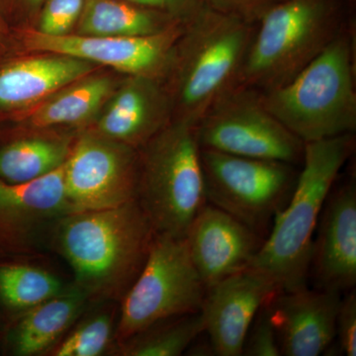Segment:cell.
<instances>
[{"label": "cell", "mask_w": 356, "mask_h": 356, "mask_svg": "<svg viewBox=\"0 0 356 356\" xmlns=\"http://www.w3.org/2000/svg\"><path fill=\"white\" fill-rule=\"evenodd\" d=\"M156 232L138 199L108 209L70 213L57 233L76 286L88 297L126 294L144 266Z\"/></svg>", "instance_id": "obj_1"}, {"label": "cell", "mask_w": 356, "mask_h": 356, "mask_svg": "<svg viewBox=\"0 0 356 356\" xmlns=\"http://www.w3.org/2000/svg\"><path fill=\"white\" fill-rule=\"evenodd\" d=\"M355 146L353 134L304 144L303 168L289 204L276 215L270 235L248 266L264 274L280 291L306 286L321 213Z\"/></svg>", "instance_id": "obj_2"}, {"label": "cell", "mask_w": 356, "mask_h": 356, "mask_svg": "<svg viewBox=\"0 0 356 356\" xmlns=\"http://www.w3.org/2000/svg\"><path fill=\"white\" fill-rule=\"evenodd\" d=\"M255 24L204 4L184 25L168 76L172 74L175 120L195 126L215 102L238 86Z\"/></svg>", "instance_id": "obj_3"}, {"label": "cell", "mask_w": 356, "mask_h": 356, "mask_svg": "<svg viewBox=\"0 0 356 356\" xmlns=\"http://www.w3.org/2000/svg\"><path fill=\"white\" fill-rule=\"evenodd\" d=\"M353 44V33L343 26L291 81L261 91L266 109L304 144L355 131Z\"/></svg>", "instance_id": "obj_4"}, {"label": "cell", "mask_w": 356, "mask_h": 356, "mask_svg": "<svg viewBox=\"0 0 356 356\" xmlns=\"http://www.w3.org/2000/svg\"><path fill=\"white\" fill-rule=\"evenodd\" d=\"M339 0H281L255 24L238 86L270 90L318 57L343 29Z\"/></svg>", "instance_id": "obj_5"}, {"label": "cell", "mask_w": 356, "mask_h": 356, "mask_svg": "<svg viewBox=\"0 0 356 356\" xmlns=\"http://www.w3.org/2000/svg\"><path fill=\"white\" fill-rule=\"evenodd\" d=\"M145 147L139 159L138 201L156 234L185 236L207 203L195 129L173 121Z\"/></svg>", "instance_id": "obj_6"}, {"label": "cell", "mask_w": 356, "mask_h": 356, "mask_svg": "<svg viewBox=\"0 0 356 356\" xmlns=\"http://www.w3.org/2000/svg\"><path fill=\"white\" fill-rule=\"evenodd\" d=\"M206 294L186 238L156 234L139 275L124 296L119 343L163 321L200 312Z\"/></svg>", "instance_id": "obj_7"}, {"label": "cell", "mask_w": 356, "mask_h": 356, "mask_svg": "<svg viewBox=\"0 0 356 356\" xmlns=\"http://www.w3.org/2000/svg\"><path fill=\"white\" fill-rule=\"evenodd\" d=\"M206 201L261 234L289 200L294 165L200 149Z\"/></svg>", "instance_id": "obj_8"}, {"label": "cell", "mask_w": 356, "mask_h": 356, "mask_svg": "<svg viewBox=\"0 0 356 356\" xmlns=\"http://www.w3.org/2000/svg\"><path fill=\"white\" fill-rule=\"evenodd\" d=\"M194 129L200 149L293 165L303 161L304 143L266 109L255 89L232 88Z\"/></svg>", "instance_id": "obj_9"}, {"label": "cell", "mask_w": 356, "mask_h": 356, "mask_svg": "<svg viewBox=\"0 0 356 356\" xmlns=\"http://www.w3.org/2000/svg\"><path fill=\"white\" fill-rule=\"evenodd\" d=\"M184 25L177 23L156 34L136 37L50 36L32 27L13 30V35L28 51L70 56L131 76L159 79L172 67Z\"/></svg>", "instance_id": "obj_10"}, {"label": "cell", "mask_w": 356, "mask_h": 356, "mask_svg": "<svg viewBox=\"0 0 356 356\" xmlns=\"http://www.w3.org/2000/svg\"><path fill=\"white\" fill-rule=\"evenodd\" d=\"M138 175L133 147L97 133L83 136L65 165L70 213L108 209L137 198Z\"/></svg>", "instance_id": "obj_11"}, {"label": "cell", "mask_w": 356, "mask_h": 356, "mask_svg": "<svg viewBox=\"0 0 356 356\" xmlns=\"http://www.w3.org/2000/svg\"><path fill=\"white\" fill-rule=\"evenodd\" d=\"M278 292L273 281L250 266L211 287L201 311L215 355H242L257 312Z\"/></svg>", "instance_id": "obj_12"}, {"label": "cell", "mask_w": 356, "mask_h": 356, "mask_svg": "<svg viewBox=\"0 0 356 356\" xmlns=\"http://www.w3.org/2000/svg\"><path fill=\"white\" fill-rule=\"evenodd\" d=\"M192 261L208 290L250 266L261 248V234L206 203L186 236Z\"/></svg>", "instance_id": "obj_13"}, {"label": "cell", "mask_w": 356, "mask_h": 356, "mask_svg": "<svg viewBox=\"0 0 356 356\" xmlns=\"http://www.w3.org/2000/svg\"><path fill=\"white\" fill-rule=\"evenodd\" d=\"M313 241L310 273L318 289L343 293L356 283V186L348 180L325 200Z\"/></svg>", "instance_id": "obj_14"}, {"label": "cell", "mask_w": 356, "mask_h": 356, "mask_svg": "<svg viewBox=\"0 0 356 356\" xmlns=\"http://www.w3.org/2000/svg\"><path fill=\"white\" fill-rule=\"evenodd\" d=\"M341 294L304 286L269 300L281 355H323L336 339Z\"/></svg>", "instance_id": "obj_15"}, {"label": "cell", "mask_w": 356, "mask_h": 356, "mask_svg": "<svg viewBox=\"0 0 356 356\" xmlns=\"http://www.w3.org/2000/svg\"><path fill=\"white\" fill-rule=\"evenodd\" d=\"M95 70L92 63L53 53L0 63V120L38 104Z\"/></svg>", "instance_id": "obj_16"}, {"label": "cell", "mask_w": 356, "mask_h": 356, "mask_svg": "<svg viewBox=\"0 0 356 356\" xmlns=\"http://www.w3.org/2000/svg\"><path fill=\"white\" fill-rule=\"evenodd\" d=\"M159 79L132 76L115 93L98 122L97 134L133 147L145 146L168 125L172 102Z\"/></svg>", "instance_id": "obj_17"}, {"label": "cell", "mask_w": 356, "mask_h": 356, "mask_svg": "<svg viewBox=\"0 0 356 356\" xmlns=\"http://www.w3.org/2000/svg\"><path fill=\"white\" fill-rule=\"evenodd\" d=\"M65 165L21 184L0 179V241L15 242L53 218L70 214Z\"/></svg>", "instance_id": "obj_18"}, {"label": "cell", "mask_w": 356, "mask_h": 356, "mask_svg": "<svg viewBox=\"0 0 356 356\" xmlns=\"http://www.w3.org/2000/svg\"><path fill=\"white\" fill-rule=\"evenodd\" d=\"M112 90L113 83L109 77L86 76L1 121L19 122L34 129L76 125L90 119L111 95Z\"/></svg>", "instance_id": "obj_19"}, {"label": "cell", "mask_w": 356, "mask_h": 356, "mask_svg": "<svg viewBox=\"0 0 356 356\" xmlns=\"http://www.w3.org/2000/svg\"><path fill=\"white\" fill-rule=\"evenodd\" d=\"M181 23L165 13L135 6L125 0H84L77 22L79 35L136 37L156 34Z\"/></svg>", "instance_id": "obj_20"}, {"label": "cell", "mask_w": 356, "mask_h": 356, "mask_svg": "<svg viewBox=\"0 0 356 356\" xmlns=\"http://www.w3.org/2000/svg\"><path fill=\"white\" fill-rule=\"evenodd\" d=\"M88 299L76 286L29 309L14 332L16 355H35L48 350L76 320Z\"/></svg>", "instance_id": "obj_21"}, {"label": "cell", "mask_w": 356, "mask_h": 356, "mask_svg": "<svg viewBox=\"0 0 356 356\" xmlns=\"http://www.w3.org/2000/svg\"><path fill=\"white\" fill-rule=\"evenodd\" d=\"M72 147L56 138H22L0 149V179L21 184L43 177L64 165Z\"/></svg>", "instance_id": "obj_22"}, {"label": "cell", "mask_w": 356, "mask_h": 356, "mask_svg": "<svg viewBox=\"0 0 356 356\" xmlns=\"http://www.w3.org/2000/svg\"><path fill=\"white\" fill-rule=\"evenodd\" d=\"M205 330L202 311L168 318L124 343V355H181Z\"/></svg>", "instance_id": "obj_23"}, {"label": "cell", "mask_w": 356, "mask_h": 356, "mask_svg": "<svg viewBox=\"0 0 356 356\" xmlns=\"http://www.w3.org/2000/svg\"><path fill=\"white\" fill-rule=\"evenodd\" d=\"M64 291L60 280L43 269L21 264L0 267V299L10 308L29 310Z\"/></svg>", "instance_id": "obj_24"}, {"label": "cell", "mask_w": 356, "mask_h": 356, "mask_svg": "<svg viewBox=\"0 0 356 356\" xmlns=\"http://www.w3.org/2000/svg\"><path fill=\"white\" fill-rule=\"evenodd\" d=\"M112 334V318L102 313L86 320L53 353L56 356H98L106 350Z\"/></svg>", "instance_id": "obj_25"}, {"label": "cell", "mask_w": 356, "mask_h": 356, "mask_svg": "<svg viewBox=\"0 0 356 356\" xmlns=\"http://www.w3.org/2000/svg\"><path fill=\"white\" fill-rule=\"evenodd\" d=\"M84 0H44L35 29L50 36L70 34L76 26Z\"/></svg>", "instance_id": "obj_26"}, {"label": "cell", "mask_w": 356, "mask_h": 356, "mask_svg": "<svg viewBox=\"0 0 356 356\" xmlns=\"http://www.w3.org/2000/svg\"><path fill=\"white\" fill-rule=\"evenodd\" d=\"M270 300V299H269ZM269 300L257 312L245 337L243 355L247 356H280L277 334L271 317Z\"/></svg>", "instance_id": "obj_27"}, {"label": "cell", "mask_w": 356, "mask_h": 356, "mask_svg": "<svg viewBox=\"0 0 356 356\" xmlns=\"http://www.w3.org/2000/svg\"><path fill=\"white\" fill-rule=\"evenodd\" d=\"M336 337L341 353L346 356L356 355V295L355 290L348 291L341 299L337 311Z\"/></svg>", "instance_id": "obj_28"}, {"label": "cell", "mask_w": 356, "mask_h": 356, "mask_svg": "<svg viewBox=\"0 0 356 356\" xmlns=\"http://www.w3.org/2000/svg\"><path fill=\"white\" fill-rule=\"evenodd\" d=\"M203 3L220 13L236 16L257 24L262 15L281 0H202Z\"/></svg>", "instance_id": "obj_29"}, {"label": "cell", "mask_w": 356, "mask_h": 356, "mask_svg": "<svg viewBox=\"0 0 356 356\" xmlns=\"http://www.w3.org/2000/svg\"><path fill=\"white\" fill-rule=\"evenodd\" d=\"M130 3L165 13L173 19L185 23L191 21L202 8V0H125Z\"/></svg>", "instance_id": "obj_30"}, {"label": "cell", "mask_w": 356, "mask_h": 356, "mask_svg": "<svg viewBox=\"0 0 356 356\" xmlns=\"http://www.w3.org/2000/svg\"><path fill=\"white\" fill-rule=\"evenodd\" d=\"M44 0H0V13L13 30L26 27L33 17L39 15Z\"/></svg>", "instance_id": "obj_31"}, {"label": "cell", "mask_w": 356, "mask_h": 356, "mask_svg": "<svg viewBox=\"0 0 356 356\" xmlns=\"http://www.w3.org/2000/svg\"><path fill=\"white\" fill-rule=\"evenodd\" d=\"M14 38L10 28L6 24L1 13H0V63L3 62V58H6L13 48Z\"/></svg>", "instance_id": "obj_32"}]
</instances>
